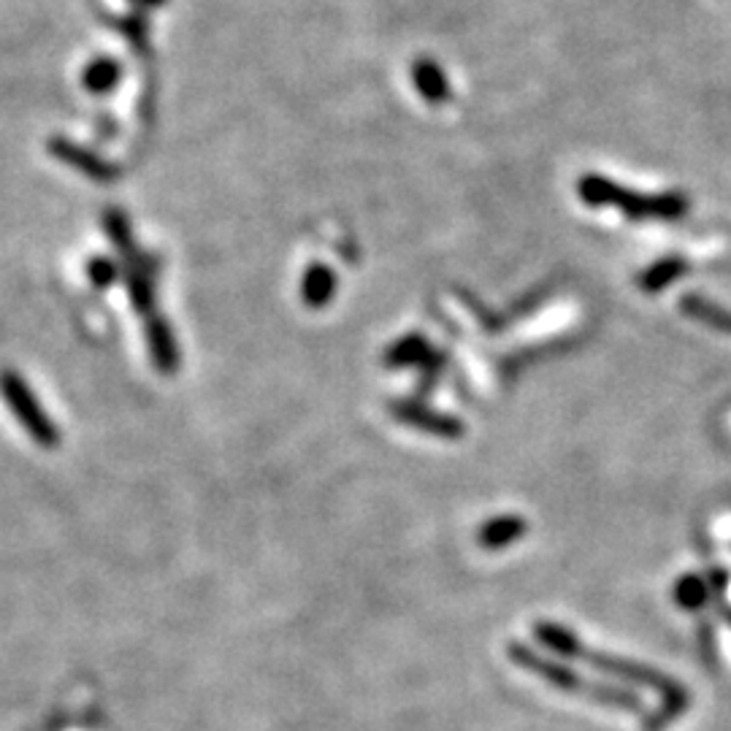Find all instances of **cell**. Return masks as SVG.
<instances>
[{"label":"cell","mask_w":731,"mask_h":731,"mask_svg":"<svg viewBox=\"0 0 731 731\" xmlns=\"http://www.w3.org/2000/svg\"><path fill=\"white\" fill-rule=\"evenodd\" d=\"M512 659H515L517 664L526 666V670H532L534 675L545 677V681L552 683V686L569 690V694L589 696V699H596L598 705L620 707V710H629V712L642 710L640 699H637L635 694H629V690H620L613 686H598V683L583 681V677L574 675V672L567 670V666L539 659V655H534L532 650H526V648H512Z\"/></svg>","instance_id":"cell-1"},{"label":"cell","mask_w":731,"mask_h":731,"mask_svg":"<svg viewBox=\"0 0 731 731\" xmlns=\"http://www.w3.org/2000/svg\"><path fill=\"white\" fill-rule=\"evenodd\" d=\"M414 84H418L420 95L429 103H445L450 98V82H447L445 71L436 66L434 60H418L414 62Z\"/></svg>","instance_id":"cell-2"},{"label":"cell","mask_w":731,"mask_h":731,"mask_svg":"<svg viewBox=\"0 0 731 731\" xmlns=\"http://www.w3.org/2000/svg\"><path fill=\"white\" fill-rule=\"evenodd\" d=\"M84 84L92 88L95 92H103V90H112L114 82H117L119 77V68L114 60H98L95 66H90L88 71H84Z\"/></svg>","instance_id":"cell-3"}]
</instances>
